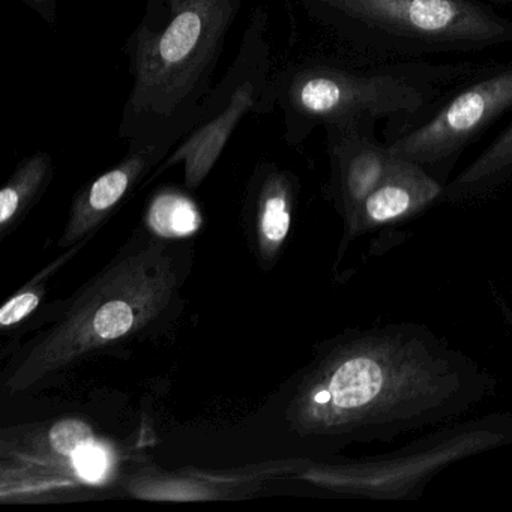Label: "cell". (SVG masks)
<instances>
[{
    "mask_svg": "<svg viewBox=\"0 0 512 512\" xmlns=\"http://www.w3.org/2000/svg\"><path fill=\"white\" fill-rule=\"evenodd\" d=\"M494 385L470 356L425 326L389 323L323 347L302 374L286 419L298 436L329 445L392 442L454 421Z\"/></svg>",
    "mask_w": 512,
    "mask_h": 512,
    "instance_id": "6da1fadb",
    "label": "cell"
},
{
    "mask_svg": "<svg viewBox=\"0 0 512 512\" xmlns=\"http://www.w3.org/2000/svg\"><path fill=\"white\" fill-rule=\"evenodd\" d=\"M244 0H146L124 53L131 89L119 137L178 145L199 125L227 35Z\"/></svg>",
    "mask_w": 512,
    "mask_h": 512,
    "instance_id": "7a4b0ae2",
    "label": "cell"
},
{
    "mask_svg": "<svg viewBox=\"0 0 512 512\" xmlns=\"http://www.w3.org/2000/svg\"><path fill=\"white\" fill-rule=\"evenodd\" d=\"M163 238L131 247L76 295L64 316L16 365L5 389L28 391L50 374L139 332L157 319L179 289L175 257Z\"/></svg>",
    "mask_w": 512,
    "mask_h": 512,
    "instance_id": "3957f363",
    "label": "cell"
},
{
    "mask_svg": "<svg viewBox=\"0 0 512 512\" xmlns=\"http://www.w3.org/2000/svg\"><path fill=\"white\" fill-rule=\"evenodd\" d=\"M497 64H428L313 59L275 76L286 142L302 145L313 131L355 116L403 118L421 112L458 83Z\"/></svg>",
    "mask_w": 512,
    "mask_h": 512,
    "instance_id": "277c9868",
    "label": "cell"
},
{
    "mask_svg": "<svg viewBox=\"0 0 512 512\" xmlns=\"http://www.w3.org/2000/svg\"><path fill=\"white\" fill-rule=\"evenodd\" d=\"M364 62L422 61L512 43V20L479 0H301Z\"/></svg>",
    "mask_w": 512,
    "mask_h": 512,
    "instance_id": "5b68a950",
    "label": "cell"
},
{
    "mask_svg": "<svg viewBox=\"0 0 512 512\" xmlns=\"http://www.w3.org/2000/svg\"><path fill=\"white\" fill-rule=\"evenodd\" d=\"M512 443V415L499 413L446 428L401 451L364 460H308L301 481L341 496L412 499L454 461Z\"/></svg>",
    "mask_w": 512,
    "mask_h": 512,
    "instance_id": "8992f818",
    "label": "cell"
},
{
    "mask_svg": "<svg viewBox=\"0 0 512 512\" xmlns=\"http://www.w3.org/2000/svg\"><path fill=\"white\" fill-rule=\"evenodd\" d=\"M275 103L269 16L265 8L257 7L235 61L203 104L199 125L152 170L143 185L184 164L185 187L196 190L220 160L242 119L254 112H271Z\"/></svg>",
    "mask_w": 512,
    "mask_h": 512,
    "instance_id": "52a82bcc",
    "label": "cell"
},
{
    "mask_svg": "<svg viewBox=\"0 0 512 512\" xmlns=\"http://www.w3.org/2000/svg\"><path fill=\"white\" fill-rule=\"evenodd\" d=\"M512 110V64H497L449 89L412 116L392 119L385 142L395 157L424 167L443 185L464 149Z\"/></svg>",
    "mask_w": 512,
    "mask_h": 512,
    "instance_id": "ba28073f",
    "label": "cell"
},
{
    "mask_svg": "<svg viewBox=\"0 0 512 512\" xmlns=\"http://www.w3.org/2000/svg\"><path fill=\"white\" fill-rule=\"evenodd\" d=\"M379 119L355 116L326 125L331 190L335 208L343 218V245L350 242L359 209L379 185L394 155L376 134Z\"/></svg>",
    "mask_w": 512,
    "mask_h": 512,
    "instance_id": "9c48e42d",
    "label": "cell"
},
{
    "mask_svg": "<svg viewBox=\"0 0 512 512\" xmlns=\"http://www.w3.org/2000/svg\"><path fill=\"white\" fill-rule=\"evenodd\" d=\"M308 460L269 461L254 466L238 467L224 472L182 470L179 473L145 472L137 475L128 488L134 496L146 500L238 499L250 496L269 479L299 473Z\"/></svg>",
    "mask_w": 512,
    "mask_h": 512,
    "instance_id": "30bf717a",
    "label": "cell"
},
{
    "mask_svg": "<svg viewBox=\"0 0 512 512\" xmlns=\"http://www.w3.org/2000/svg\"><path fill=\"white\" fill-rule=\"evenodd\" d=\"M175 146V143L128 145L127 155L115 167L77 193L62 235L61 247L77 244L97 229L133 193L137 185H143L152 170Z\"/></svg>",
    "mask_w": 512,
    "mask_h": 512,
    "instance_id": "8fae6325",
    "label": "cell"
},
{
    "mask_svg": "<svg viewBox=\"0 0 512 512\" xmlns=\"http://www.w3.org/2000/svg\"><path fill=\"white\" fill-rule=\"evenodd\" d=\"M445 187L424 167L394 155L382 181L362 203L350 241L416 217L443 199Z\"/></svg>",
    "mask_w": 512,
    "mask_h": 512,
    "instance_id": "7c38bea8",
    "label": "cell"
},
{
    "mask_svg": "<svg viewBox=\"0 0 512 512\" xmlns=\"http://www.w3.org/2000/svg\"><path fill=\"white\" fill-rule=\"evenodd\" d=\"M298 181L274 163H262L251 178L245 214L250 221L254 251L263 268L271 266L292 226Z\"/></svg>",
    "mask_w": 512,
    "mask_h": 512,
    "instance_id": "4fadbf2b",
    "label": "cell"
},
{
    "mask_svg": "<svg viewBox=\"0 0 512 512\" xmlns=\"http://www.w3.org/2000/svg\"><path fill=\"white\" fill-rule=\"evenodd\" d=\"M512 179V122L457 178L446 184L443 199L463 202L487 196Z\"/></svg>",
    "mask_w": 512,
    "mask_h": 512,
    "instance_id": "5bb4252c",
    "label": "cell"
},
{
    "mask_svg": "<svg viewBox=\"0 0 512 512\" xmlns=\"http://www.w3.org/2000/svg\"><path fill=\"white\" fill-rule=\"evenodd\" d=\"M53 160L47 152H35L25 158L0 191V227L7 230L37 202L49 187Z\"/></svg>",
    "mask_w": 512,
    "mask_h": 512,
    "instance_id": "9a60e30c",
    "label": "cell"
},
{
    "mask_svg": "<svg viewBox=\"0 0 512 512\" xmlns=\"http://www.w3.org/2000/svg\"><path fill=\"white\" fill-rule=\"evenodd\" d=\"M202 217L188 197L163 191L149 206L148 226L160 238H182L199 229Z\"/></svg>",
    "mask_w": 512,
    "mask_h": 512,
    "instance_id": "2e32d148",
    "label": "cell"
},
{
    "mask_svg": "<svg viewBox=\"0 0 512 512\" xmlns=\"http://www.w3.org/2000/svg\"><path fill=\"white\" fill-rule=\"evenodd\" d=\"M43 292L37 290H26V292L17 293L10 299L4 307L0 308V325H16L20 320L32 313L38 307Z\"/></svg>",
    "mask_w": 512,
    "mask_h": 512,
    "instance_id": "e0dca14e",
    "label": "cell"
},
{
    "mask_svg": "<svg viewBox=\"0 0 512 512\" xmlns=\"http://www.w3.org/2000/svg\"><path fill=\"white\" fill-rule=\"evenodd\" d=\"M28 7L37 11L41 17L50 25H55L56 11H58L59 0H23Z\"/></svg>",
    "mask_w": 512,
    "mask_h": 512,
    "instance_id": "ac0fdd59",
    "label": "cell"
},
{
    "mask_svg": "<svg viewBox=\"0 0 512 512\" xmlns=\"http://www.w3.org/2000/svg\"><path fill=\"white\" fill-rule=\"evenodd\" d=\"M479 2H484L487 5H512V0H479Z\"/></svg>",
    "mask_w": 512,
    "mask_h": 512,
    "instance_id": "d6986e66",
    "label": "cell"
}]
</instances>
